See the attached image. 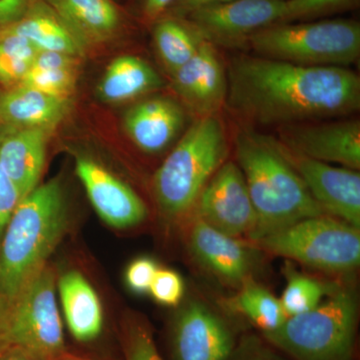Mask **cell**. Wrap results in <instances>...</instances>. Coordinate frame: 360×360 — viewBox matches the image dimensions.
Returning a JSON list of instances; mask_svg holds the SVG:
<instances>
[{"label":"cell","mask_w":360,"mask_h":360,"mask_svg":"<svg viewBox=\"0 0 360 360\" xmlns=\"http://www.w3.org/2000/svg\"><path fill=\"white\" fill-rule=\"evenodd\" d=\"M172 75L175 89L200 117L215 115L226 101L227 71L217 46L203 39L193 58Z\"/></svg>","instance_id":"obj_15"},{"label":"cell","mask_w":360,"mask_h":360,"mask_svg":"<svg viewBox=\"0 0 360 360\" xmlns=\"http://www.w3.org/2000/svg\"><path fill=\"white\" fill-rule=\"evenodd\" d=\"M285 0H231L200 7L184 18L201 39L221 46L248 45L251 35L276 25Z\"/></svg>","instance_id":"obj_9"},{"label":"cell","mask_w":360,"mask_h":360,"mask_svg":"<svg viewBox=\"0 0 360 360\" xmlns=\"http://www.w3.org/2000/svg\"><path fill=\"white\" fill-rule=\"evenodd\" d=\"M252 360H265V359H252Z\"/></svg>","instance_id":"obj_42"},{"label":"cell","mask_w":360,"mask_h":360,"mask_svg":"<svg viewBox=\"0 0 360 360\" xmlns=\"http://www.w3.org/2000/svg\"><path fill=\"white\" fill-rule=\"evenodd\" d=\"M77 56L56 51H39L32 60V68L39 70H70L77 68Z\"/></svg>","instance_id":"obj_34"},{"label":"cell","mask_w":360,"mask_h":360,"mask_svg":"<svg viewBox=\"0 0 360 360\" xmlns=\"http://www.w3.org/2000/svg\"><path fill=\"white\" fill-rule=\"evenodd\" d=\"M0 360H44L18 348L11 347L0 356Z\"/></svg>","instance_id":"obj_39"},{"label":"cell","mask_w":360,"mask_h":360,"mask_svg":"<svg viewBox=\"0 0 360 360\" xmlns=\"http://www.w3.org/2000/svg\"><path fill=\"white\" fill-rule=\"evenodd\" d=\"M37 52L25 37L8 28L0 30V84L6 86L20 84Z\"/></svg>","instance_id":"obj_26"},{"label":"cell","mask_w":360,"mask_h":360,"mask_svg":"<svg viewBox=\"0 0 360 360\" xmlns=\"http://www.w3.org/2000/svg\"><path fill=\"white\" fill-rule=\"evenodd\" d=\"M184 120V111L176 101L153 97L132 106L123 124L137 148L146 153H158L174 141Z\"/></svg>","instance_id":"obj_18"},{"label":"cell","mask_w":360,"mask_h":360,"mask_svg":"<svg viewBox=\"0 0 360 360\" xmlns=\"http://www.w3.org/2000/svg\"><path fill=\"white\" fill-rule=\"evenodd\" d=\"M250 241L253 248L324 271H352L360 262V229L328 214L300 220Z\"/></svg>","instance_id":"obj_7"},{"label":"cell","mask_w":360,"mask_h":360,"mask_svg":"<svg viewBox=\"0 0 360 360\" xmlns=\"http://www.w3.org/2000/svg\"><path fill=\"white\" fill-rule=\"evenodd\" d=\"M360 0H285L278 23L319 20L333 14L356 8Z\"/></svg>","instance_id":"obj_28"},{"label":"cell","mask_w":360,"mask_h":360,"mask_svg":"<svg viewBox=\"0 0 360 360\" xmlns=\"http://www.w3.org/2000/svg\"><path fill=\"white\" fill-rule=\"evenodd\" d=\"M158 72L143 59L122 56L111 61L98 85V96L106 103H122L160 89Z\"/></svg>","instance_id":"obj_23"},{"label":"cell","mask_w":360,"mask_h":360,"mask_svg":"<svg viewBox=\"0 0 360 360\" xmlns=\"http://www.w3.org/2000/svg\"><path fill=\"white\" fill-rule=\"evenodd\" d=\"M281 139L284 146L311 160L359 170V120L295 123L283 130Z\"/></svg>","instance_id":"obj_12"},{"label":"cell","mask_w":360,"mask_h":360,"mask_svg":"<svg viewBox=\"0 0 360 360\" xmlns=\"http://www.w3.org/2000/svg\"><path fill=\"white\" fill-rule=\"evenodd\" d=\"M179 0H137V16L144 23L153 25L163 18Z\"/></svg>","instance_id":"obj_35"},{"label":"cell","mask_w":360,"mask_h":360,"mask_svg":"<svg viewBox=\"0 0 360 360\" xmlns=\"http://www.w3.org/2000/svg\"><path fill=\"white\" fill-rule=\"evenodd\" d=\"M125 360H162L146 322L130 319L124 328Z\"/></svg>","instance_id":"obj_30"},{"label":"cell","mask_w":360,"mask_h":360,"mask_svg":"<svg viewBox=\"0 0 360 360\" xmlns=\"http://www.w3.org/2000/svg\"><path fill=\"white\" fill-rule=\"evenodd\" d=\"M56 284V271L46 264L13 298L11 347L44 360H56L65 354Z\"/></svg>","instance_id":"obj_8"},{"label":"cell","mask_w":360,"mask_h":360,"mask_svg":"<svg viewBox=\"0 0 360 360\" xmlns=\"http://www.w3.org/2000/svg\"><path fill=\"white\" fill-rule=\"evenodd\" d=\"M68 227L58 179L39 184L18 203L0 241V293L13 300L46 265Z\"/></svg>","instance_id":"obj_2"},{"label":"cell","mask_w":360,"mask_h":360,"mask_svg":"<svg viewBox=\"0 0 360 360\" xmlns=\"http://www.w3.org/2000/svg\"><path fill=\"white\" fill-rule=\"evenodd\" d=\"M32 1H44L45 4H49V6H52L56 0H32Z\"/></svg>","instance_id":"obj_41"},{"label":"cell","mask_w":360,"mask_h":360,"mask_svg":"<svg viewBox=\"0 0 360 360\" xmlns=\"http://www.w3.org/2000/svg\"><path fill=\"white\" fill-rule=\"evenodd\" d=\"M236 158L257 213L255 240L309 217L326 214L310 195L274 139L243 131L236 137Z\"/></svg>","instance_id":"obj_3"},{"label":"cell","mask_w":360,"mask_h":360,"mask_svg":"<svg viewBox=\"0 0 360 360\" xmlns=\"http://www.w3.org/2000/svg\"><path fill=\"white\" fill-rule=\"evenodd\" d=\"M56 360H89V359H80V357L70 356V355L65 354L63 355V356L59 357V359H58Z\"/></svg>","instance_id":"obj_40"},{"label":"cell","mask_w":360,"mask_h":360,"mask_svg":"<svg viewBox=\"0 0 360 360\" xmlns=\"http://www.w3.org/2000/svg\"><path fill=\"white\" fill-rule=\"evenodd\" d=\"M22 198L23 196L13 180L7 176L0 167V241L11 215Z\"/></svg>","instance_id":"obj_33"},{"label":"cell","mask_w":360,"mask_h":360,"mask_svg":"<svg viewBox=\"0 0 360 360\" xmlns=\"http://www.w3.org/2000/svg\"><path fill=\"white\" fill-rule=\"evenodd\" d=\"M153 37L158 56L172 73L193 58L202 40L186 20L170 16L153 23Z\"/></svg>","instance_id":"obj_24"},{"label":"cell","mask_w":360,"mask_h":360,"mask_svg":"<svg viewBox=\"0 0 360 360\" xmlns=\"http://www.w3.org/2000/svg\"><path fill=\"white\" fill-rule=\"evenodd\" d=\"M52 7L84 44L112 39L127 25L113 0H56Z\"/></svg>","instance_id":"obj_21"},{"label":"cell","mask_w":360,"mask_h":360,"mask_svg":"<svg viewBox=\"0 0 360 360\" xmlns=\"http://www.w3.org/2000/svg\"><path fill=\"white\" fill-rule=\"evenodd\" d=\"M51 131L37 127L0 129V167L23 198L39 186Z\"/></svg>","instance_id":"obj_17"},{"label":"cell","mask_w":360,"mask_h":360,"mask_svg":"<svg viewBox=\"0 0 360 360\" xmlns=\"http://www.w3.org/2000/svg\"><path fill=\"white\" fill-rule=\"evenodd\" d=\"M75 172L92 207L106 224L129 229L148 217V207L139 194L96 161L77 158Z\"/></svg>","instance_id":"obj_13"},{"label":"cell","mask_w":360,"mask_h":360,"mask_svg":"<svg viewBox=\"0 0 360 360\" xmlns=\"http://www.w3.org/2000/svg\"><path fill=\"white\" fill-rule=\"evenodd\" d=\"M30 4L32 0H0V30L21 20Z\"/></svg>","instance_id":"obj_36"},{"label":"cell","mask_w":360,"mask_h":360,"mask_svg":"<svg viewBox=\"0 0 360 360\" xmlns=\"http://www.w3.org/2000/svg\"><path fill=\"white\" fill-rule=\"evenodd\" d=\"M277 143L322 212L360 229L359 170L333 167Z\"/></svg>","instance_id":"obj_11"},{"label":"cell","mask_w":360,"mask_h":360,"mask_svg":"<svg viewBox=\"0 0 360 360\" xmlns=\"http://www.w3.org/2000/svg\"><path fill=\"white\" fill-rule=\"evenodd\" d=\"M172 348L174 360H226L233 336L219 315L203 303L193 302L175 317Z\"/></svg>","instance_id":"obj_14"},{"label":"cell","mask_w":360,"mask_h":360,"mask_svg":"<svg viewBox=\"0 0 360 360\" xmlns=\"http://www.w3.org/2000/svg\"><path fill=\"white\" fill-rule=\"evenodd\" d=\"M9 30L30 40L39 51H56L79 56L84 44L66 25L58 11L44 1H32L21 20Z\"/></svg>","instance_id":"obj_22"},{"label":"cell","mask_w":360,"mask_h":360,"mask_svg":"<svg viewBox=\"0 0 360 360\" xmlns=\"http://www.w3.org/2000/svg\"><path fill=\"white\" fill-rule=\"evenodd\" d=\"M231 307L264 333L276 330L286 321L281 300L269 290L248 279L232 298Z\"/></svg>","instance_id":"obj_25"},{"label":"cell","mask_w":360,"mask_h":360,"mask_svg":"<svg viewBox=\"0 0 360 360\" xmlns=\"http://www.w3.org/2000/svg\"><path fill=\"white\" fill-rule=\"evenodd\" d=\"M231 1V0H179L165 16L184 20L189 13L207 6L212 4H224V2Z\"/></svg>","instance_id":"obj_38"},{"label":"cell","mask_w":360,"mask_h":360,"mask_svg":"<svg viewBox=\"0 0 360 360\" xmlns=\"http://www.w3.org/2000/svg\"><path fill=\"white\" fill-rule=\"evenodd\" d=\"M58 290L68 330L79 342H89L101 335L103 311L101 300L84 274L70 270L59 277Z\"/></svg>","instance_id":"obj_20"},{"label":"cell","mask_w":360,"mask_h":360,"mask_svg":"<svg viewBox=\"0 0 360 360\" xmlns=\"http://www.w3.org/2000/svg\"><path fill=\"white\" fill-rule=\"evenodd\" d=\"M49 96L70 98L77 84V68L39 70L30 68L20 84Z\"/></svg>","instance_id":"obj_29"},{"label":"cell","mask_w":360,"mask_h":360,"mask_svg":"<svg viewBox=\"0 0 360 360\" xmlns=\"http://www.w3.org/2000/svg\"><path fill=\"white\" fill-rule=\"evenodd\" d=\"M158 269L160 266L153 258H136L125 270L124 279L127 288L135 295H146Z\"/></svg>","instance_id":"obj_32"},{"label":"cell","mask_w":360,"mask_h":360,"mask_svg":"<svg viewBox=\"0 0 360 360\" xmlns=\"http://www.w3.org/2000/svg\"><path fill=\"white\" fill-rule=\"evenodd\" d=\"M148 293L158 304L175 307L184 297V281L174 270L160 269L155 274Z\"/></svg>","instance_id":"obj_31"},{"label":"cell","mask_w":360,"mask_h":360,"mask_svg":"<svg viewBox=\"0 0 360 360\" xmlns=\"http://www.w3.org/2000/svg\"><path fill=\"white\" fill-rule=\"evenodd\" d=\"M226 155L221 120L215 115L196 120L153 177V193L161 214L170 221L193 215L198 198Z\"/></svg>","instance_id":"obj_4"},{"label":"cell","mask_w":360,"mask_h":360,"mask_svg":"<svg viewBox=\"0 0 360 360\" xmlns=\"http://www.w3.org/2000/svg\"><path fill=\"white\" fill-rule=\"evenodd\" d=\"M13 300L0 293V356L11 349V314Z\"/></svg>","instance_id":"obj_37"},{"label":"cell","mask_w":360,"mask_h":360,"mask_svg":"<svg viewBox=\"0 0 360 360\" xmlns=\"http://www.w3.org/2000/svg\"><path fill=\"white\" fill-rule=\"evenodd\" d=\"M193 215L233 238H250L257 225V213L238 165L227 161L219 168L198 198Z\"/></svg>","instance_id":"obj_10"},{"label":"cell","mask_w":360,"mask_h":360,"mask_svg":"<svg viewBox=\"0 0 360 360\" xmlns=\"http://www.w3.org/2000/svg\"><path fill=\"white\" fill-rule=\"evenodd\" d=\"M188 245L195 259L227 283L243 284L250 279L252 246L206 224L193 215Z\"/></svg>","instance_id":"obj_16"},{"label":"cell","mask_w":360,"mask_h":360,"mask_svg":"<svg viewBox=\"0 0 360 360\" xmlns=\"http://www.w3.org/2000/svg\"><path fill=\"white\" fill-rule=\"evenodd\" d=\"M357 316L356 296L340 288L314 309L288 317L264 336L296 360H352Z\"/></svg>","instance_id":"obj_6"},{"label":"cell","mask_w":360,"mask_h":360,"mask_svg":"<svg viewBox=\"0 0 360 360\" xmlns=\"http://www.w3.org/2000/svg\"><path fill=\"white\" fill-rule=\"evenodd\" d=\"M225 103L252 122L295 124L359 110L360 80L347 68L239 56L227 70Z\"/></svg>","instance_id":"obj_1"},{"label":"cell","mask_w":360,"mask_h":360,"mask_svg":"<svg viewBox=\"0 0 360 360\" xmlns=\"http://www.w3.org/2000/svg\"><path fill=\"white\" fill-rule=\"evenodd\" d=\"M262 58L305 66L347 68L360 56V25L352 20L276 23L248 39Z\"/></svg>","instance_id":"obj_5"},{"label":"cell","mask_w":360,"mask_h":360,"mask_svg":"<svg viewBox=\"0 0 360 360\" xmlns=\"http://www.w3.org/2000/svg\"><path fill=\"white\" fill-rule=\"evenodd\" d=\"M70 98L16 84L0 94V123L4 127L51 130L68 112Z\"/></svg>","instance_id":"obj_19"},{"label":"cell","mask_w":360,"mask_h":360,"mask_svg":"<svg viewBox=\"0 0 360 360\" xmlns=\"http://www.w3.org/2000/svg\"><path fill=\"white\" fill-rule=\"evenodd\" d=\"M286 272H288V284L279 300L288 317L314 309L324 296L331 293L329 286L314 277L303 276L292 269Z\"/></svg>","instance_id":"obj_27"}]
</instances>
